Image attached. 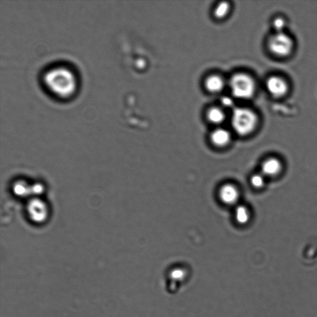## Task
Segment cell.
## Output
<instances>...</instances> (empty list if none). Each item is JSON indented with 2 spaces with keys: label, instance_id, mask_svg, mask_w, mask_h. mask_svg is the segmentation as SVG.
Returning <instances> with one entry per match:
<instances>
[{
  "label": "cell",
  "instance_id": "1",
  "mask_svg": "<svg viewBox=\"0 0 317 317\" xmlns=\"http://www.w3.org/2000/svg\"><path fill=\"white\" fill-rule=\"evenodd\" d=\"M74 75L68 69L57 67L51 69L45 76L47 86L53 93L61 96H68L75 88Z\"/></svg>",
  "mask_w": 317,
  "mask_h": 317
},
{
  "label": "cell",
  "instance_id": "2",
  "mask_svg": "<svg viewBox=\"0 0 317 317\" xmlns=\"http://www.w3.org/2000/svg\"><path fill=\"white\" fill-rule=\"evenodd\" d=\"M231 121L237 135L244 136L254 132L257 126L258 118L251 110L239 108L234 110Z\"/></svg>",
  "mask_w": 317,
  "mask_h": 317
},
{
  "label": "cell",
  "instance_id": "3",
  "mask_svg": "<svg viewBox=\"0 0 317 317\" xmlns=\"http://www.w3.org/2000/svg\"><path fill=\"white\" fill-rule=\"evenodd\" d=\"M230 87L233 96L239 99H249L254 96L255 83L254 79L245 73H237L232 76Z\"/></svg>",
  "mask_w": 317,
  "mask_h": 317
},
{
  "label": "cell",
  "instance_id": "4",
  "mask_svg": "<svg viewBox=\"0 0 317 317\" xmlns=\"http://www.w3.org/2000/svg\"><path fill=\"white\" fill-rule=\"evenodd\" d=\"M294 44L292 39L285 32H276L271 36L268 41L270 50L279 57L289 56L293 48Z\"/></svg>",
  "mask_w": 317,
  "mask_h": 317
},
{
  "label": "cell",
  "instance_id": "5",
  "mask_svg": "<svg viewBox=\"0 0 317 317\" xmlns=\"http://www.w3.org/2000/svg\"><path fill=\"white\" fill-rule=\"evenodd\" d=\"M267 87L268 92L276 97L285 96L288 90L287 83L278 76H271L268 78L267 81Z\"/></svg>",
  "mask_w": 317,
  "mask_h": 317
},
{
  "label": "cell",
  "instance_id": "6",
  "mask_svg": "<svg viewBox=\"0 0 317 317\" xmlns=\"http://www.w3.org/2000/svg\"><path fill=\"white\" fill-rule=\"evenodd\" d=\"M219 197L222 202L227 205H234L239 198V193L237 188L231 184L222 186L219 190Z\"/></svg>",
  "mask_w": 317,
  "mask_h": 317
},
{
  "label": "cell",
  "instance_id": "7",
  "mask_svg": "<svg viewBox=\"0 0 317 317\" xmlns=\"http://www.w3.org/2000/svg\"><path fill=\"white\" fill-rule=\"evenodd\" d=\"M283 169V164L278 158L271 157L265 161L262 165L263 175L274 177L279 174Z\"/></svg>",
  "mask_w": 317,
  "mask_h": 317
},
{
  "label": "cell",
  "instance_id": "8",
  "mask_svg": "<svg viewBox=\"0 0 317 317\" xmlns=\"http://www.w3.org/2000/svg\"><path fill=\"white\" fill-rule=\"evenodd\" d=\"M231 139V134L224 129H218L211 135V140L213 144L218 147H224L230 143Z\"/></svg>",
  "mask_w": 317,
  "mask_h": 317
},
{
  "label": "cell",
  "instance_id": "9",
  "mask_svg": "<svg viewBox=\"0 0 317 317\" xmlns=\"http://www.w3.org/2000/svg\"><path fill=\"white\" fill-rule=\"evenodd\" d=\"M224 85V79L218 75L210 76L205 81L206 90L213 93L221 92L223 90Z\"/></svg>",
  "mask_w": 317,
  "mask_h": 317
},
{
  "label": "cell",
  "instance_id": "10",
  "mask_svg": "<svg viewBox=\"0 0 317 317\" xmlns=\"http://www.w3.org/2000/svg\"><path fill=\"white\" fill-rule=\"evenodd\" d=\"M207 115H208V120L214 124H220L223 122L225 118L223 110L218 108L210 109Z\"/></svg>",
  "mask_w": 317,
  "mask_h": 317
},
{
  "label": "cell",
  "instance_id": "11",
  "mask_svg": "<svg viewBox=\"0 0 317 317\" xmlns=\"http://www.w3.org/2000/svg\"><path fill=\"white\" fill-rule=\"evenodd\" d=\"M235 216L238 223L245 224L248 223L250 219V213L248 208L243 206L237 207L235 212Z\"/></svg>",
  "mask_w": 317,
  "mask_h": 317
},
{
  "label": "cell",
  "instance_id": "12",
  "mask_svg": "<svg viewBox=\"0 0 317 317\" xmlns=\"http://www.w3.org/2000/svg\"><path fill=\"white\" fill-rule=\"evenodd\" d=\"M230 10V5L228 3L221 2L215 9V16L218 19H222V18L227 16Z\"/></svg>",
  "mask_w": 317,
  "mask_h": 317
},
{
  "label": "cell",
  "instance_id": "13",
  "mask_svg": "<svg viewBox=\"0 0 317 317\" xmlns=\"http://www.w3.org/2000/svg\"><path fill=\"white\" fill-rule=\"evenodd\" d=\"M251 184L254 188H261L265 185V179L263 175L256 174L252 176L251 180Z\"/></svg>",
  "mask_w": 317,
  "mask_h": 317
},
{
  "label": "cell",
  "instance_id": "14",
  "mask_svg": "<svg viewBox=\"0 0 317 317\" xmlns=\"http://www.w3.org/2000/svg\"><path fill=\"white\" fill-rule=\"evenodd\" d=\"M273 27L276 30V32H283V30L286 27V22L284 19L281 17H277L274 20Z\"/></svg>",
  "mask_w": 317,
  "mask_h": 317
},
{
  "label": "cell",
  "instance_id": "15",
  "mask_svg": "<svg viewBox=\"0 0 317 317\" xmlns=\"http://www.w3.org/2000/svg\"><path fill=\"white\" fill-rule=\"evenodd\" d=\"M222 104L225 108H231L234 105L233 100L230 98V97H224L221 99Z\"/></svg>",
  "mask_w": 317,
  "mask_h": 317
}]
</instances>
